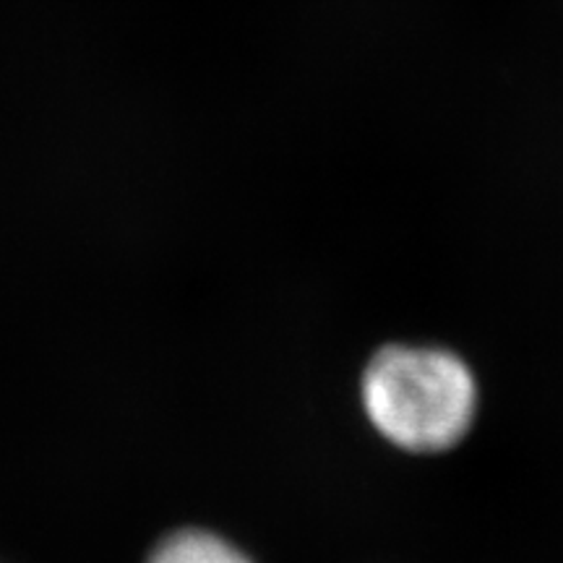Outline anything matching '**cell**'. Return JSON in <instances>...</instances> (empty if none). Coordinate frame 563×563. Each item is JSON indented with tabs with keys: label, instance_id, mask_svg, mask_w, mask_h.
<instances>
[{
	"label": "cell",
	"instance_id": "cell-1",
	"mask_svg": "<svg viewBox=\"0 0 563 563\" xmlns=\"http://www.w3.org/2000/svg\"><path fill=\"white\" fill-rule=\"evenodd\" d=\"M363 407L376 431L407 452L456 446L477 410L473 373L446 350L394 344L363 373Z\"/></svg>",
	"mask_w": 563,
	"mask_h": 563
},
{
	"label": "cell",
	"instance_id": "cell-2",
	"mask_svg": "<svg viewBox=\"0 0 563 563\" xmlns=\"http://www.w3.org/2000/svg\"><path fill=\"white\" fill-rule=\"evenodd\" d=\"M150 563H251V559L217 534L183 530L162 540Z\"/></svg>",
	"mask_w": 563,
	"mask_h": 563
}]
</instances>
